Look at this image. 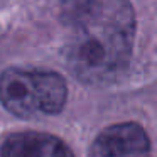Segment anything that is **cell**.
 <instances>
[{
	"label": "cell",
	"mask_w": 157,
	"mask_h": 157,
	"mask_svg": "<svg viewBox=\"0 0 157 157\" xmlns=\"http://www.w3.org/2000/svg\"><path fill=\"white\" fill-rule=\"evenodd\" d=\"M135 39V14L128 0H93L71 22L64 46L69 71L83 83L117 79L128 66Z\"/></svg>",
	"instance_id": "6da1fadb"
},
{
	"label": "cell",
	"mask_w": 157,
	"mask_h": 157,
	"mask_svg": "<svg viewBox=\"0 0 157 157\" xmlns=\"http://www.w3.org/2000/svg\"><path fill=\"white\" fill-rule=\"evenodd\" d=\"M66 83L54 71L9 68L0 75V101L22 118L56 115L66 105Z\"/></svg>",
	"instance_id": "7a4b0ae2"
},
{
	"label": "cell",
	"mask_w": 157,
	"mask_h": 157,
	"mask_svg": "<svg viewBox=\"0 0 157 157\" xmlns=\"http://www.w3.org/2000/svg\"><path fill=\"white\" fill-rule=\"evenodd\" d=\"M149 135L135 122H123L103 128L90 150V157H149Z\"/></svg>",
	"instance_id": "3957f363"
},
{
	"label": "cell",
	"mask_w": 157,
	"mask_h": 157,
	"mask_svg": "<svg viewBox=\"0 0 157 157\" xmlns=\"http://www.w3.org/2000/svg\"><path fill=\"white\" fill-rule=\"evenodd\" d=\"M2 157H75L61 139L44 132L12 133L2 144Z\"/></svg>",
	"instance_id": "277c9868"
},
{
	"label": "cell",
	"mask_w": 157,
	"mask_h": 157,
	"mask_svg": "<svg viewBox=\"0 0 157 157\" xmlns=\"http://www.w3.org/2000/svg\"><path fill=\"white\" fill-rule=\"evenodd\" d=\"M93 4V0H61V12L66 22L71 24L73 21L79 17L83 12L88 10V7Z\"/></svg>",
	"instance_id": "5b68a950"
}]
</instances>
